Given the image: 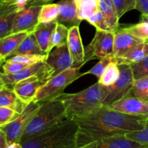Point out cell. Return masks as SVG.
<instances>
[{
	"label": "cell",
	"instance_id": "cell-10",
	"mask_svg": "<svg viewBox=\"0 0 148 148\" xmlns=\"http://www.w3.org/2000/svg\"><path fill=\"white\" fill-rule=\"evenodd\" d=\"M45 63L50 71L52 77L73 67V59L67 44L53 48L48 53Z\"/></svg>",
	"mask_w": 148,
	"mask_h": 148
},
{
	"label": "cell",
	"instance_id": "cell-3",
	"mask_svg": "<svg viewBox=\"0 0 148 148\" xmlns=\"http://www.w3.org/2000/svg\"><path fill=\"white\" fill-rule=\"evenodd\" d=\"M62 101L68 119L82 117L102 106V86L96 82L76 93H64L57 97Z\"/></svg>",
	"mask_w": 148,
	"mask_h": 148
},
{
	"label": "cell",
	"instance_id": "cell-30",
	"mask_svg": "<svg viewBox=\"0 0 148 148\" xmlns=\"http://www.w3.org/2000/svg\"><path fill=\"white\" fill-rule=\"evenodd\" d=\"M125 28L136 38L148 40V22H139L136 24L125 27Z\"/></svg>",
	"mask_w": 148,
	"mask_h": 148
},
{
	"label": "cell",
	"instance_id": "cell-8",
	"mask_svg": "<svg viewBox=\"0 0 148 148\" xmlns=\"http://www.w3.org/2000/svg\"><path fill=\"white\" fill-rule=\"evenodd\" d=\"M114 32L96 30L92 40L86 49L84 64L91 59H101L113 55Z\"/></svg>",
	"mask_w": 148,
	"mask_h": 148
},
{
	"label": "cell",
	"instance_id": "cell-15",
	"mask_svg": "<svg viewBox=\"0 0 148 148\" xmlns=\"http://www.w3.org/2000/svg\"><path fill=\"white\" fill-rule=\"evenodd\" d=\"M22 9L16 0H0V39L11 34L15 17Z\"/></svg>",
	"mask_w": 148,
	"mask_h": 148
},
{
	"label": "cell",
	"instance_id": "cell-23",
	"mask_svg": "<svg viewBox=\"0 0 148 148\" xmlns=\"http://www.w3.org/2000/svg\"><path fill=\"white\" fill-rule=\"evenodd\" d=\"M99 11L102 14L109 30L115 32L119 27V17L112 0H100Z\"/></svg>",
	"mask_w": 148,
	"mask_h": 148
},
{
	"label": "cell",
	"instance_id": "cell-28",
	"mask_svg": "<svg viewBox=\"0 0 148 148\" xmlns=\"http://www.w3.org/2000/svg\"><path fill=\"white\" fill-rule=\"evenodd\" d=\"M131 95L138 99L148 101V76L133 80Z\"/></svg>",
	"mask_w": 148,
	"mask_h": 148
},
{
	"label": "cell",
	"instance_id": "cell-16",
	"mask_svg": "<svg viewBox=\"0 0 148 148\" xmlns=\"http://www.w3.org/2000/svg\"><path fill=\"white\" fill-rule=\"evenodd\" d=\"M67 46L73 59V67L81 68L84 64L85 51L80 34L79 26H73L69 29Z\"/></svg>",
	"mask_w": 148,
	"mask_h": 148
},
{
	"label": "cell",
	"instance_id": "cell-17",
	"mask_svg": "<svg viewBox=\"0 0 148 148\" xmlns=\"http://www.w3.org/2000/svg\"><path fill=\"white\" fill-rule=\"evenodd\" d=\"M59 7V14L56 22L64 25L68 28L79 26L81 20L77 15V10L74 0H62L57 3Z\"/></svg>",
	"mask_w": 148,
	"mask_h": 148
},
{
	"label": "cell",
	"instance_id": "cell-1",
	"mask_svg": "<svg viewBox=\"0 0 148 148\" xmlns=\"http://www.w3.org/2000/svg\"><path fill=\"white\" fill-rule=\"evenodd\" d=\"M147 119L118 112L102 106L87 115L74 119L78 127L77 147L95 143L104 137L141 130Z\"/></svg>",
	"mask_w": 148,
	"mask_h": 148
},
{
	"label": "cell",
	"instance_id": "cell-39",
	"mask_svg": "<svg viewBox=\"0 0 148 148\" xmlns=\"http://www.w3.org/2000/svg\"><path fill=\"white\" fill-rule=\"evenodd\" d=\"M135 10L141 12L142 15H148V0H136Z\"/></svg>",
	"mask_w": 148,
	"mask_h": 148
},
{
	"label": "cell",
	"instance_id": "cell-34",
	"mask_svg": "<svg viewBox=\"0 0 148 148\" xmlns=\"http://www.w3.org/2000/svg\"><path fill=\"white\" fill-rule=\"evenodd\" d=\"M130 66L134 79L148 76V56Z\"/></svg>",
	"mask_w": 148,
	"mask_h": 148
},
{
	"label": "cell",
	"instance_id": "cell-26",
	"mask_svg": "<svg viewBox=\"0 0 148 148\" xmlns=\"http://www.w3.org/2000/svg\"><path fill=\"white\" fill-rule=\"evenodd\" d=\"M120 71L118 66L114 61H112L106 66L104 72L99 79L98 82L103 87L110 86L117 80Z\"/></svg>",
	"mask_w": 148,
	"mask_h": 148
},
{
	"label": "cell",
	"instance_id": "cell-5",
	"mask_svg": "<svg viewBox=\"0 0 148 148\" xmlns=\"http://www.w3.org/2000/svg\"><path fill=\"white\" fill-rule=\"evenodd\" d=\"M80 67H71L51 77L39 88L33 98V101L43 103L56 98L63 92L64 90L70 84L84 76V73H80Z\"/></svg>",
	"mask_w": 148,
	"mask_h": 148
},
{
	"label": "cell",
	"instance_id": "cell-12",
	"mask_svg": "<svg viewBox=\"0 0 148 148\" xmlns=\"http://www.w3.org/2000/svg\"><path fill=\"white\" fill-rule=\"evenodd\" d=\"M108 107L118 112L148 119V101L138 99L131 94Z\"/></svg>",
	"mask_w": 148,
	"mask_h": 148
},
{
	"label": "cell",
	"instance_id": "cell-40",
	"mask_svg": "<svg viewBox=\"0 0 148 148\" xmlns=\"http://www.w3.org/2000/svg\"><path fill=\"white\" fill-rule=\"evenodd\" d=\"M8 146L5 134L0 129V148H8Z\"/></svg>",
	"mask_w": 148,
	"mask_h": 148
},
{
	"label": "cell",
	"instance_id": "cell-19",
	"mask_svg": "<svg viewBox=\"0 0 148 148\" xmlns=\"http://www.w3.org/2000/svg\"><path fill=\"white\" fill-rule=\"evenodd\" d=\"M96 143L95 148H148V146L130 140L125 134L104 137Z\"/></svg>",
	"mask_w": 148,
	"mask_h": 148
},
{
	"label": "cell",
	"instance_id": "cell-24",
	"mask_svg": "<svg viewBox=\"0 0 148 148\" xmlns=\"http://www.w3.org/2000/svg\"><path fill=\"white\" fill-rule=\"evenodd\" d=\"M17 55H46L42 52L39 47L33 33H30L19 45L18 47L5 59H10Z\"/></svg>",
	"mask_w": 148,
	"mask_h": 148
},
{
	"label": "cell",
	"instance_id": "cell-45",
	"mask_svg": "<svg viewBox=\"0 0 148 148\" xmlns=\"http://www.w3.org/2000/svg\"><path fill=\"white\" fill-rule=\"evenodd\" d=\"M1 66H2V64H0V75H1V73H2V72H1Z\"/></svg>",
	"mask_w": 148,
	"mask_h": 148
},
{
	"label": "cell",
	"instance_id": "cell-31",
	"mask_svg": "<svg viewBox=\"0 0 148 148\" xmlns=\"http://www.w3.org/2000/svg\"><path fill=\"white\" fill-rule=\"evenodd\" d=\"M47 55H17V56H13L6 61L21 62V63L31 65L33 64L38 63V62H45L46 57H47Z\"/></svg>",
	"mask_w": 148,
	"mask_h": 148
},
{
	"label": "cell",
	"instance_id": "cell-41",
	"mask_svg": "<svg viewBox=\"0 0 148 148\" xmlns=\"http://www.w3.org/2000/svg\"><path fill=\"white\" fill-rule=\"evenodd\" d=\"M8 148H23V147H22L21 144L20 143H17L10 145L8 146Z\"/></svg>",
	"mask_w": 148,
	"mask_h": 148
},
{
	"label": "cell",
	"instance_id": "cell-20",
	"mask_svg": "<svg viewBox=\"0 0 148 148\" xmlns=\"http://www.w3.org/2000/svg\"><path fill=\"white\" fill-rule=\"evenodd\" d=\"M29 33L30 32L27 31L11 33L0 39V58L5 61Z\"/></svg>",
	"mask_w": 148,
	"mask_h": 148
},
{
	"label": "cell",
	"instance_id": "cell-21",
	"mask_svg": "<svg viewBox=\"0 0 148 148\" xmlns=\"http://www.w3.org/2000/svg\"><path fill=\"white\" fill-rule=\"evenodd\" d=\"M148 56V40L142 42L132 48L122 57L113 59L118 65L133 64Z\"/></svg>",
	"mask_w": 148,
	"mask_h": 148
},
{
	"label": "cell",
	"instance_id": "cell-44",
	"mask_svg": "<svg viewBox=\"0 0 148 148\" xmlns=\"http://www.w3.org/2000/svg\"><path fill=\"white\" fill-rule=\"evenodd\" d=\"M4 62V60H3V59H1V58H0V64H3Z\"/></svg>",
	"mask_w": 148,
	"mask_h": 148
},
{
	"label": "cell",
	"instance_id": "cell-36",
	"mask_svg": "<svg viewBox=\"0 0 148 148\" xmlns=\"http://www.w3.org/2000/svg\"><path fill=\"white\" fill-rule=\"evenodd\" d=\"M20 115L18 112L7 107H0V127L6 125Z\"/></svg>",
	"mask_w": 148,
	"mask_h": 148
},
{
	"label": "cell",
	"instance_id": "cell-11",
	"mask_svg": "<svg viewBox=\"0 0 148 148\" xmlns=\"http://www.w3.org/2000/svg\"><path fill=\"white\" fill-rule=\"evenodd\" d=\"M33 76L44 77L49 79L52 77L50 71L46 66L45 62H38V63L29 65L27 67L20 70V72L14 74H10V75L1 74V78L4 81V85L5 86L10 87V88H12L15 84L23 79Z\"/></svg>",
	"mask_w": 148,
	"mask_h": 148
},
{
	"label": "cell",
	"instance_id": "cell-6",
	"mask_svg": "<svg viewBox=\"0 0 148 148\" xmlns=\"http://www.w3.org/2000/svg\"><path fill=\"white\" fill-rule=\"evenodd\" d=\"M120 71L117 80L107 87H103L102 105L108 106L113 103L130 95L133 86V79L131 68L129 64L118 65Z\"/></svg>",
	"mask_w": 148,
	"mask_h": 148
},
{
	"label": "cell",
	"instance_id": "cell-29",
	"mask_svg": "<svg viewBox=\"0 0 148 148\" xmlns=\"http://www.w3.org/2000/svg\"><path fill=\"white\" fill-rule=\"evenodd\" d=\"M69 28L64 25L57 23L52 36V47H59L67 44Z\"/></svg>",
	"mask_w": 148,
	"mask_h": 148
},
{
	"label": "cell",
	"instance_id": "cell-4",
	"mask_svg": "<svg viewBox=\"0 0 148 148\" xmlns=\"http://www.w3.org/2000/svg\"><path fill=\"white\" fill-rule=\"evenodd\" d=\"M67 119L62 101L57 98L41 103L39 110L28 124L20 143L35 137Z\"/></svg>",
	"mask_w": 148,
	"mask_h": 148
},
{
	"label": "cell",
	"instance_id": "cell-22",
	"mask_svg": "<svg viewBox=\"0 0 148 148\" xmlns=\"http://www.w3.org/2000/svg\"><path fill=\"white\" fill-rule=\"evenodd\" d=\"M27 105L10 87L4 86L0 91V107L10 108L20 114Z\"/></svg>",
	"mask_w": 148,
	"mask_h": 148
},
{
	"label": "cell",
	"instance_id": "cell-14",
	"mask_svg": "<svg viewBox=\"0 0 148 148\" xmlns=\"http://www.w3.org/2000/svg\"><path fill=\"white\" fill-rule=\"evenodd\" d=\"M145 40L136 38L126 30L125 27H118L114 32L113 56V59H118L126 54L136 45Z\"/></svg>",
	"mask_w": 148,
	"mask_h": 148
},
{
	"label": "cell",
	"instance_id": "cell-37",
	"mask_svg": "<svg viewBox=\"0 0 148 148\" xmlns=\"http://www.w3.org/2000/svg\"><path fill=\"white\" fill-rule=\"evenodd\" d=\"M87 21L89 24L92 25L96 27V30H104V31H110L107 25L105 20L102 14L100 11H97L92 16L87 19Z\"/></svg>",
	"mask_w": 148,
	"mask_h": 148
},
{
	"label": "cell",
	"instance_id": "cell-9",
	"mask_svg": "<svg viewBox=\"0 0 148 148\" xmlns=\"http://www.w3.org/2000/svg\"><path fill=\"white\" fill-rule=\"evenodd\" d=\"M41 7L42 4H34L19 10L13 21L12 33L23 31L33 33L39 24V15Z\"/></svg>",
	"mask_w": 148,
	"mask_h": 148
},
{
	"label": "cell",
	"instance_id": "cell-38",
	"mask_svg": "<svg viewBox=\"0 0 148 148\" xmlns=\"http://www.w3.org/2000/svg\"><path fill=\"white\" fill-rule=\"evenodd\" d=\"M29 66L27 64L21 63V62H10V61H5L1 66L2 73L4 75H10L16 72H20V70Z\"/></svg>",
	"mask_w": 148,
	"mask_h": 148
},
{
	"label": "cell",
	"instance_id": "cell-18",
	"mask_svg": "<svg viewBox=\"0 0 148 148\" xmlns=\"http://www.w3.org/2000/svg\"><path fill=\"white\" fill-rule=\"evenodd\" d=\"M56 25V21L39 23L33 32L39 47L44 54L47 55L53 49L52 46V36Z\"/></svg>",
	"mask_w": 148,
	"mask_h": 148
},
{
	"label": "cell",
	"instance_id": "cell-35",
	"mask_svg": "<svg viewBox=\"0 0 148 148\" xmlns=\"http://www.w3.org/2000/svg\"><path fill=\"white\" fill-rule=\"evenodd\" d=\"M112 1L115 7L119 18L125 13L135 10L136 7V0H112Z\"/></svg>",
	"mask_w": 148,
	"mask_h": 148
},
{
	"label": "cell",
	"instance_id": "cell-27",
	"mask_svg": "<svg viewBox=\"0 0 148 148\" xmlns=\"http://www.w3.org/2000/svg\"><path fill=\"white\" fill-rule=\"evenodd\" d=\"M59 7L57 4H45L42 5L39 15V23H47L56 21L59 14Z\"/></svg>",
	"mask_w": 148,
	"mask_h": 148
},
{
	"label": "cell",
	"instance_id": "cell-7",
	"mask_svg": "<svg viewBox=\"0 0 148 148\" xmlns=\"http://www.w3.org/2000/svg\"><path fill=\"white\" fill-rule=\"evenodd\" d=\"M41 103L31 101L29 103L20 115L9 124L0 127L5 134L8 145L20 143L28 124L39 110Z\"/></svg>",
	"mask_w": 148,
	"mask_h": 148
},
{
	"label": "cell",
	"instance_id": "cell-42",
	"mask_svg": "<svg viewBox=\"0 0 148 148\" xmlns=\"http://www.w3.org/2000/svg\"><path fill=\"white\" fill-rule=\"evenodd\" d=\"M96 144H97V143L95 142V143H91V144L83 146V147H76V148H95L96 147Z\"/></svg>",
	"mask_w": 148,
	"mask_h": 148
},
{
	"label": "cell",
	"instance_id": "cell-13",
	"mask_svg": "<svg viewBox=\"0 0 148 148\" xmlns=\"http://www.w3.org/2000/svg\"><path fill=\"white\" fill-rule=\"evenodd\" d=\"M48 80L49 79L44 77H30L17 82L11 88L23 102L28 104L33 101L39 88Z\"/></svg>",
	"mask_w": 148,
	"mask_h": 148
},
{
	"label": "cell",
	"instance_id": "cell-2",
	"mask_svg": "<svg viewBox=\"0 0 148 148\" xmlns=\"http://www.w3.org/2000/svg\"><path fill=\"white\" fill-rule=\"evenodd\" d=\"M78 130L76 121L67 119L20 144L23 148H76Z\"/></svg>",
	"mask_w": 148,
	"mask_h": 148
},
{
	"label": "cell",
	"instance_id": "cell-43",
	"mask_svg": "<svg viewBox=\"0 0 148 148\" xmlns=\"http://www.w3.org/2000/svg\"><path fill=\"white\" fill-rule=\"evenodd\" d=\"M1 74H2V73H1ZM1 74L0 75V91H1V90L2 89V88H4V86H5L4 81H3L2 78H1Z\"/></svg>",
	"mask_w": 148,
	"mask_h": 148
},
{
	"label": "cell",
	"instance_id": "cell-32",
	"mask_svg": "<svg viewBox=\"0 0 148 148\" xmlns=\"http://www.w3.org/2000/svg\"><path fill=\"white\" fill-rule=\"evenodd\" d=\"M112 61H113V55H110V56H105V57L100 59L98 63L96 64L91 69H90L87 72H84V76L86 75H93L95 77H97L99 79L100 77H101V75H102L103 72H104L106 66Z\"/></svg>",
	"mask_w": 148,
	"mask_h": 148
},
{
	"label": "cell",
	"instance_id": "cell-25",
	"mask_svg": "<svg viewBox=\"0 0 148 148\" xmlns=\"http://www.w3.org/2000/svg\"><path fill=\"white\" fill-rule=\"evenodd\" d=\"M79 20H87L91 16L99 11L100 0H74Z\"/></svg>",
	"mask_w": 148,
	"mask_h": 148
},
{
	"label": "cell",
	"instance_id": "cell-33",
	"mask_svg": "<svg viewBox=\"0 0 148 148\" xmlns=\"http://www.w3.org/2000/svg\"><path fill=\"white\" fill-rule=\"evenodd\" d=\"M125 135L130 140L148 146V119L147 120L144 128L141 130L131 132Z\"/></svg>",
	"mask_w": 148,
	"mask_h": 148
}]
</instances>
